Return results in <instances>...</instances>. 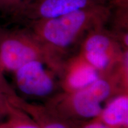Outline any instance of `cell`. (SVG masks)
<instances>
[{
    "instance_id": "1",
    "label": "cell",
    "mask_w": 128,
    "mask_h": 128,
    "mask_svg": "<svg viewBox=\"0 0 128 128\" xmlns=\"http://www.w3.org/2000/svg\"><path fill=\"white\" fill-rule=\"evenodd\" d=\"M111 16L108 4L87 8L56 18L33 21L34 34L52 50L64 49L84 34L103 26Z\"/></svg>"
},
{
    "instance_id": "2",
    "label": "cell",
    "mask_w": 128,
    "mask_h": 128,
    "mask_svg": "<svg viewBox=\"0 0 128 128\" xmlns=\"http://www.w3.org/2000/svg\"><path fill=\"white\" fill-rule=\"evenodd\" d=\"M50 50L52 49L34 34H12L6 36L0 42V65L16 71L28 62L39 60Z\"/></svg>"
},
{
    "instance_id": "3",
    "label": "cell",
    "mask_w": 128,
    "mask_h": 128,
    "mask_svg": "<svg viewBox=\"0 0 128 128\" xmlns=\"http://www.w3.org/2000/svg\"><path fill=\"white\" fill-rule=\"evenodd\" d=\"M110 0H30L17 14L33 21L56 18L94 6L108 4Z\"/></svg>"
},
{
    "instance_id": "4",
    "label": "cell",
    "mask_w": 128,
    "mask_h": 128,
    "mask_svg": "<svg viewBox=\"0 0 128 128\" xmlns=\"http://www.w3.org/2000/svg\"><path fill=\"white\" fill-rule=\"evenodd\" d=\"M16 79L19 90L28 95L46 96L54 89V81L39 60L28 62L16 70Z\"/></svg>"
},
{
    "instance_id": "5",
    "label": "cell",
    "mask_w": 128,
    "mask_h": 128,
    "mask_svg": "<svg viewBox=\"0 0 128 128\" xmlns=\"http://www.w3.org/2000/svg\"><path fill=\"white\" fill-rule=\"evenodd\" d=\"M112 92L106 80L100 79L84 88L78 90L72 98V105L76 113L85 118H95L101 114L102 103Z\"/></svg>"
},
{
    "instance_id": "6",
    "label": "cell",
    "mask_w": 128,
    "mask_h": 128,
    "mask_svg": "<svg viewBox=\"0 0 128 128\" xmlns=\"http://www.w3.org/2000/svg\"><path fill=\"white\" fill-rule=\"evenodd\" d=\"M102 118L108 128H127L128 124V98L127 96L116 97L102 110Z\"/></svg>"
},
{
    "instance_id": "7",
    "label": "cell",
    "mask_w": 128,
    "mask_h": 128,
    "mask_svg": "<svg viewBox=\"0 0 128 128\" xmlns=\"http://www.w3.org/2000/svg\"><path fill=\"white\" fill-rule=\"evenodd\" d=\"M99 78L97 70L88 63L81 64L74 68L67 79L69 88L80 90L88 87Z\"/></svg>"
},
{
    "instance_id": "8",
    "label": "cell",
    "mask_w": 128,
    "mask_h": 128,
    "mask_svg": "<svg viewBox=\"0 0 128 128\" xmlns=\"http://www.w3.org/2000/svg\"><path fill=\"white\" fill-rule=\"evenodd\" d=\"M30 0H0V10L17 12Z\"/></svg>"
},
{
    "instance_id": "9",
    "label": "cell",
    "mask_w": 128,
    "mask_h": 128,
    "mask_svg": "<svg viewBox=\"0 0 128 128\" xmlns=\"http://www.w3.org/2000/svg\"><path fill=\"white\" fill-rule=\"evenodd\" d=\"M42 128H68L66 125L59 122H51L47 123Z\"/></svg>"
},
{
    "instance_id": "10",
    "label": "cell",
    "mask_w": 128,
    "mask_h": 128,
    "mask_svg": "<svg viewBox=\"0 0 128 128\" xmlns=\"http://www.w3.org/2000/svg\"><path fill=\"white\" fill-rule=\"evenodd\" d=\"M82 128H110L107 126L105 124L99 122H94L89 124L87 125L83 126Z\"/></svg>"
},
{
    "instance_id": "11",
    "label": "cell",
    "mask_w": 128,
    "mask_h": 128,
    "mask_svg": "<svg viewBox=\"0 0 128 128\" xmlns=\"http://www.w3.org/2000/svg\"><path fill=\"white\" fill-rule=\"evenodd\" d=\"M12 128H40L35 124H22L14 126Z\"/></svg>"
},
{
    "instance_id": "12",
    "label": "cell",
    "mask_w": 128,
    "mask_h": 128,
    "mask_svg": "<svg viewBox=\"0 0 128 128\" xmlns=\"http://www.w3.org/2000/svg\"><path fill=\"white\" fill-rule=\"evenodd\" d=\"M7 124H1L0 125V128H7Z\"/></svg>"
}]
</instances>
